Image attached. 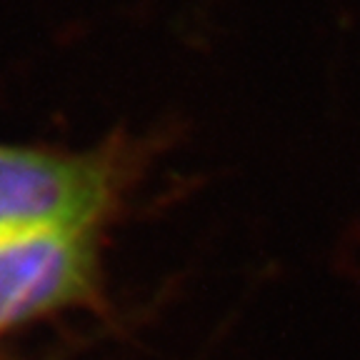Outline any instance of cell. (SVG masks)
I'll use <instances>...</instances> for the list:
<instances>
[{"mask_svg":"<svg viewBox=\"0 0 360 360\" xmlns=\"http://www.w3.org/2000/svg\"><path fill=\"white\" fill-rule=\"evenodd\" d=\"M115 195L101 155L0 146V243L51 231H93Z\"/></svg>","mask_w":360,"mask_h":360,"instance_id":"1","label":"cell"},{"mask_svg":"<svg viewBox=\"0 0 360 360\" xmlns=\"http://www.w3.org/2000/svg\"><path fill=\"white\" fill-rule=\"evenodd\" d=\"M93 281V231H51L0 243V330L85 298Z\"/></svg>","mask_w":360,"mask_h":360,"instance_id":"2","label":"cell"}]
</instances>
